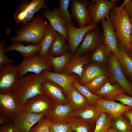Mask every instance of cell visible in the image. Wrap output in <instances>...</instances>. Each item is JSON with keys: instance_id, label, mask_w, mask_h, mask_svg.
I'll return each mask as SVG.
<instances>
[{"instance_id": "6da1fadb", "label": "cell", "mask_w": 132, "mask_h": 132, "mask_svg": "<svg viewBox=\"0 0 132 132\" xmlns=\"http://www.w3.org/2000/svg\"><path fill=\"white\" fill-rule=\"evenodd\" d=\"M130 1L125 0L119 6H115L110 12V19L120 40L126 52L132 49L130 43L131 26L124 6Z\"/></svg>"}, {"instance_id": "7a4b0ae2", "label": "cell", "mask_w": 132, "mask_h": 132, "mask_svg": "<svg viewBox=\"0 0 132 132\" xmlns=\"http://www.w3.org/2000/svg\"><path fill=\"white\" fill-rule=\"evenodd\" d=\"M48 23L40 15L37 14L29 22L22 25L16 32V36L10 39L13 42H25L39 44L44 37Z\"/></svg>"}, {"instance_id": "3957f363", "label": "cell", "mask_w": 132, "mask_h": 132, "mask_svg": "<svg viewBox=\"0 0 132 132\" xmlns=\"http://www.w3.org/2000/svg\"><path fill=\"white\" fill-rule=\"evenodd\" d=\"M46 79L42 73L28 75L19 79L13 91L24 105L29 99L38 94H44L41 86Z\"/></svg>"}, {"instance_id": "277c9868", "label": "cell", "mask_w": 132, "mask_h": 132, "mask_svg": "<svg viewBox=\"0 0 132 132\" xmlns=\"http://www.w3.org/2000/svg\"><path fill=\"white\" fill-rule=\"evenodd\" d=\"M18 67L20 78L29 72L39 74L44 70H53L48 57H41L36 54L23 58Z\"/></svg>"}, {"instance_id": "5b68a950", "label": "cell", "mask_w": 132, "mask_h": 132, "mask_svg": "<svg viewBox=\"0 0 132 132\" xmlns=\"http://www.w3.org/2000/svg\"><path fill=\"white\" fill-rule=\"evenodd\" d=\"M23 104L12 91L0 93V114L12 121L23 111Z\"/></svg>"}, {"instance_id": "8992f818", "label": "cell", "mask_w": 132, "mask_h": 132, "mask_svg": "<svg viewBox=\"0 0 132 132\" xmlns=\"http://www.w3.org/2000/svg\"><path fill=\"white\" fill-rule=\"evenodd\" d=\"M110 81L117 82L127 95L132 96V85L126 78L118 58L111 52L108 60Z\"/></svg>"}, {"instance_id": "52a82bcc", "label": "cell", "mask_w": 132, "mask_h": 132, "mask_svg": "<svg viewBox=\"0 0 132 132\" xmlns=\"http://www.w3.org/2000/svg\"><path fill=\"white\" fill-rule=\"evenodd\" d=\"M18 66L12 64L0 67V93L13 91L19 79Z\"/></svg>"}, {"instance_id": "ba28073f", "label": "cell", "mask_w": 132, "mask_h": 132, "mask_svg": "<svg viewBox=\"0 0 132 132\" xmlns=\"http://www.w3.org/2000/svg\"><path fill=\"white\" fill-rule=\"evenodd\" d=\"M119 0H92L89 3L88 9L91 22L98 24L104 19H110V12Z\"/></svg>"}, {"instance_id": "9c48e42d", "label": "cell", "mask_w": 132, "mask_h": 132, "mask_svg": "<svg viewBox=\"0 0 132 132\" xmlns=\"http://www.w3.org/2000/svg\"><path fill=\"white\" fill-rule=\"evenodd\" d=\"M48 96L44 94H39L27 100L24 105L23 111L47 116L55 105Z\"/></svg>"}, {"instance_id": "30bf717a", "label": "cell", "mask_w": 132, "mask_h": 132, "mask_svg": "<svg viewBox=\"0 0 132 132\" xmlns=\"http://www.w3.org/2000/svg\"><path fill=\"white\" fill-rule=\"evenodd\" d=\"M103 40L102 32L98 25L86 33L75 53L83 55L92 52L103 43Z\"/></svg>"}, {"instance_id": "8fae6325", "label": "cell", "mask_w": 132, "mask_h": 132, "mask_svg": "<svg viewBox=\"0 0 132 132\" xmlns=\"http://www.w3.org/2000/svg\"><path fill=\"white\" fill-rule=\"evenodd\" d=\"M98 25L91 22L89 24L81 28H77L68 24L66 25L68 33V46L69 51L72 54L75 53L86 33Z\"/></svg>"}, {"instance_id": "7c38bea8", "label": "cell", "mask_w": 132, "mask_h": 132, "mask_svg": "<svg viewBox=\"0 0 132 132\" xmlns=\"http://www.w3.org/2000/svg\"><path fill=\"white\" fill-rule=\"evenodd\" d=\"M71 16L77 22L79 27H84L91 22L87 0H71Z\"/></svg>"}, {"instance_id": "4fadbf2b", "label": "cell", "mask_w": 132, "mask_h": 132, "mask_svg": "<svg viewBox=\"0 0 132 132\" xmlns=\"http://www.w3.org/2000/svg\"><path fill=\"white\" fill-rule=\"evenodd\" d=\"M104 37L103 43L118 58L119 56L117 36L110 19L101 21Z\"/></svg>"}, {"instance_id": "5bb4252c", "label": "cell", "mask_w": 132, "mask_h": 132, "mask_svg": "<svg viewBox=\"0 0 132 132\" xmlns=\"http://www.w3.org/2000/svg\"><path fill=\"white\" fill-rule=\"evenodd\" d=\"M95 103L101 113L109 114L112 120L118 118L124 112L132 108L114 101L107 100L102 98L98 100Z\"/></svg>"}, {"instance_id": "9a60e30c", "label": "cell", "mask_w": 132, "mask_h": 132, "mask_svg": "<svg viewBox=\"0 0 132 132\" xmlns=\"http://www.w3.org/2000/svg\"><path fill=\"white\" fill-rule=\"evenodd\" d=\"M42 73L45 75L46 79L53 81L61 87L66 94L72 86L73 83L78 79V76L74 73L68 75L65 73H57L46 70Z\"/></svg>"}, {"instance_id": "2e32d148", "label": "cell", "mask_w": 132, "mask_h": 132, "mask_svg": "<svg viewBox=\"0 0 132 132\" xmlns=\"http://www.w3.org/2000/svg\"><path fill=\"white\" fill-rule=\"evenodd\" d=\"M44 116H46L23 111L12 121L21 132H29L33 126Z\"/></svg>"}, {"instance_id": "e0dca14e", "label": "cell", "mask_w": 132, "mask_h": 132, "mask_svg": "<svg viewBox=\"0 0 132 132\" xmlns=\"http://www.w3.org/2000/svg\"><path fill=\"white\" fill-rule=\"evenodd\" d=\"M89 55L87 54L83 55L76 53L72 54L65 68L64 73L68 75L75 74L80 79L82 76L84 66L89 62Z\"/></svg>"}, {"instance_id": "ac0fdd59", "label": "cell", "mask_w": 132, "mask_h": 132, "mask_svg": "<svg viewBox=\"0 0 132 132\" xmlns=\"http://www.w3.org/2000/svg\"><path fill=\"white\" fill-rule=\"evenodd\" d=\"M73 110L69 104H55L47 116L53 123H69L72 118Z\"/></svg>"}, {"instance_id": "d6986e66", "label": "cell", "mask_w": 132, "mask_h": 132, "mask_svg": "<svg viewBox=\"0 0 132 132\" xmlns=\"http://www.w3.org/2000/svg\"><path fill=\"white\" fill-rule=\"evenodd\" d=\"M43 16L47 19L53 28L63 35L68 41V31L66 27L67 23L61 18L59 13L58 9L55 7L51 10H44Z\"/></svg>"}, {"instance_id": "ffe728a7", "label": "cell", "mask_w": 132, "mask_h": 132, "mask_svg": "<svg viewBox=\"0 0 132 132\" xmlns=\"http://www.w3.org/2000/svg\"><path fill=\"white\" fill-rule=\"evenodd\" d=\"M58 85L53 81L46 79L42 84V92L50 98L55 104L66 103L67 99Z\"/></svg>"}, {"instance_id": "44dd1931", "label": "cell", "mask_w": 132, "mask_h": 132, "mask_svg": "<svg viewBox=\"0 0 132 132\" xmlns=\"http://www.w3.org/2000/svg\"><path fill=\"white\" fill-rule=\"evenodd\" d=\"M101 113L99 108L95 103L88 105L81 110L73 111L72 117L80 119L88 124H92L96 122Z\"/></svg>"}, {"instance_id": "7402d4cb", "label": "cell", "mask_w": 132, "mask_h": 132, "mask_svg": "<svg viewBox=\"0 0 132 132\" xmlns=\"http://www.w3.org/2000/svg\"><path fill=\"white\" fill-rule=\"evenodd\" d=\"M103 64L92 63L84 67L82 76L79 81L80 84L83 85L88 83L101 75L107 74L109 76V71Z\"/></svg>"}, {"instance_id": "603a6c76", "label": "cell", "mask_w": 132, "mask_h": 132, "mask_svg": "<svg viewBox=\"0 0 132 132\" xmlns=\"http://www.w3.org/2000/svg\"><path fill=\"white\" fill-rule=\"evenodd\" d=\"M45 1L44 0H24L20 3L17 7L14 14L16 22L22 23L27 14L31 10Z\"/></svg>"}, {"instance_id": "cb8c5ba5", "label": "cell", "mask_w": 132, "mask_h": 132, "mask_svg": "<svg viewBox=\"0 0 132 132\" xmlns=\"http://www.w3.org/2000/svg\"><path fill=\"white\" fill-rule=\"evenodd\" d=\"M123 93L124 90L118 83L112 85L109 80L95 94L104 99L115 101L118 96Z\"/></svg>"}, {"instance_id": "d4e9b609", "label": "cell", "mask_w": 132, "mask_h": 132, "mask_svg": "<svg viewBox=\"0 0 132 132\" xmlns=\"http://www.w3.org/2000/svg\"><path fill=\"white\" fill-rule=\"evenodd\" d=\"M57 32L49 23L47 26L45 35L40 43V48L38 55L40 56L47 57L51 45L55 39Z\"/></svg>"}, {"instance_id": "484cf974", "label": "cell", "mask_w": 132, "mask_h": 132, "mask_svg": "<svg viewBox=\"0 0 132 132\" xmlns=\"http://www.w3.org/2000/svg\"><path fill=\"white\" fill-rule=\"evenodd\" d=\"M40 48V43L38 44L25 45L21 42H15L5 48V52L16 51L20 53L23 58L39 52Z\"/></svg>"}, {"instance_id": "4316f807", "label": "cell", "mask_w": 132, "mask_h": 132, "mask_svg": "<svg viewBox=\"0 0 132 132\" xmlns=\"http://www.w3.org/2000/svg\"><path fill=\"white\" fill-rule=\"evenodd\" d=\"M67 41L63 35L57 32L56 37L49 49L48 55L56 57L70 52L68 46L66 44Z\"/></svg>"}, {"instance_id": "83f0119b", "label": "cell", "mask_w": 132, "mask_h": 132, "mask_svg": "<svg viewBox=\"0 0 132 132\" xmlns=\"http://www.w3.org/2000/svg\"><path fill=\"white\" fill-rule=\"evenodd\" d=\"M67 95L69 104L74 111L82 109L88 105L86 98L73 86Z\"/></svg>"}, {"instance_id": "f1b7e54d", "label": "cell", "mask_w": 132, "mask_h": 132, "mask_svg": "<svg viewBox=\"0 0 132 132\" xmlns=\"http://www.w3.org/2000/svg\"><path fill=\"white\" fill-rule=\"evenodd\" d=\"M118 44L119 52L118 59L121 68L129 78H132V57L128 54L119 40Z\"/></svg>"}, {"instance_id": "f546056e", "label": "cell", "mask_w": 132, "mask_h": 132, "mask_svg": "<svg viewBox=\"0 0 132 132\" xmlns=\"http://www.w3.org/2000/svg\"><path fill=\"white\" fill-rule=\"evenodd\" d=\"M72 54L70 52L61 55L54 57L48 55V57L54 72L62 73L70 60Z\"/></svg>"}, {"instance_id": "4dcf8cb0", "label": "cell", "mask_w": 132, "mask_h": 132, "mask_svg": "<svg viewBox=\"0 0 132 132\" xmlns=\"http://www.w3.org/2000/svg\"><path fill=\"white\" fill-rule=\"evenodd\" d=\"M103 43L92 52L91 59L92 63L104 64L108 61L111 52Z\"/></svg>"}, {"instance_id": "1f68e13d", "label": "cell", "mask_w": 132, "mask_h": 132, "mask_svg": "<svg viewBox=\"0 0 132 132\" xmlns=\"http://www.w3.org/2000/svg\"><path fill=\"white\" fill-rule=\"evenodd\" d=\"M112 119L110 115L105 112H102L96 122L93 132H106L112 127Z\"/></svg>"}, {"instance_id": "d6a6232c", "label": "cell", "mask_w": 132, "mask_h": 132, "mask_svg": "<svg viewBox=\"0 0 132 132\" xmlns=\"http://www.w3.org/2000/svg\"><path fill=\"white\" fill-rule=\"evenodd\" d=\"M110 80L109 76L104 74L99 76L88 83L83 85L92 93L95 94L108 81Z\"/></svg>"}, {"instance_id": "836d02e7", "label": "cell", "mask_w": 132, "mask_h": 132, "mask_svg": "<svg viewBox=\"0 0 132 132\" xmlns=\"http://www.w3.org/2000/svg\"><path fill=\"white\" fill-rule=\"evenodd\" d=\"M72 86L84 97L87 100L88 105L94 104L101 97L91 93L86 87L80 84L77 80L73 83Z\"/></svg>"}, {"instance_id": "e575fe53", "label": "cell", "mask_w": 132, "mask_h": 132, "mask_svg": "<svg viewBox=\"0 0 132 132\" xmlns=\"http://www.w3.org/2000/svg\"><path fill=\"white\" fill-rule=\"evenodd\" d=\"M59 8L58 11L62 19L67 24L75 26V24L72 19L68 8L70 3V0H59Z\"/></svg>"}, {"instance_id": "d590c367", "label": "cell", "mask_w": 132, "mask_h": 132, "mask_svg": "<svg viewBox=\"0 0 132 132\" xmlns=\"http://www.w3.org/2000/svg\"><path fill=\"white\" fill-rule=\"evenodd\" d=\"M69 123L72 130L76 132H91V124H88L80 119L72 118Z\"/></svg>"}, {"instance_id": "8d00e7d4", "label": "cell", "mask_w": 132, "mask_h": 132, "mask_svg": "<svg viewBox=\"0 0 132 132\" xmlns=\"http://www.w3.org/2000/svg\"><path fill=\"white\" fill-rule=\"evenodd\" d=\"M41 118L34 127L32 128L29 132H50V128L53 123L51 119L47 116Z\"/></svg>"}, {"instance_id": "74e56055", "label": "cell", "mask_w": 132, "mask_h": 132, "mask_svg": "<svg viewBox=\"0 0 132 132\" xmlns=\"http://www.w3.org/2000/svg\"><path fill=\"white\" fill-rule=\"evenodd\" d=\"M112 127L118 132H131L128 121L122 115L116 119L112 120Z\"/></svg>"}, {"instance_id": "f35d334b", "label": "cell", "mask_w": 132, "mask_h": 132, "mask_svg": "<svg viewBox=\"0 0 132 132\" xmlns=\"http://www.w3.org/2000/svg\"><path fill=\"white\" fill-rule=\"evenodd\" d=\"M71 130L69 123L55 122L51 126L50 132H70Z\"/></svg>"}, {"instance_id": "ab89813d", "label": "cell", "mask_w": 132, "mask_h": 132, "mask_svg": "<svg viewBox=\"0 0 132 132\" xmlns=\"http://www.w3.org/2000/svg\"><path fill=\"white\" fill-rule=\"evenodd\" d=\"M42 8L49 10L48 7L46 4L45 1L35 7L29 11L23 21L22 23V25H24L27 22H30L33 17L34 14Z\"/></svg>"}, {"instance_id": "60d3db41", "label": "cell", "mask_w": 132, "mask_h": 132, "mask_svg": "<svg viewBox=\"0 0 132 132\" xmlns=\"http://www.w3.org/2000/svg\"><path fill=\"white\" fill-rule=\"evenodd\" d=\"M5 41L2 40L0 42V67L8 64H12L13 61L10 59L5 54Z\"/></svg>"}, {"instance_id": "b9f144b4", "label": "cell", "mask_w": 132, "mask_h": 132, "mask_svg": "<svg viewBox=\"0 0 132 132\" xmlns=\"http://www.w3.org/2000/svg\"><path fill=\"white\" fill-rule=\"evenodd\" d=\"M0 126V132H21L12 120Z\"/></svg>"}, {"instance_id": "7bdbcfd3", "label": "cell", "mask_w": 132, "mask_h": 132, "mask_svg": "<svg viewBox=\"0 0 132 132\" xmlns=\"http://www.w3.org/2000/svg\"><path fill=\"white\" fill-rule=\"evenodd\" d=\"M115 100L120 101L122 104L132 107V97L123 93L118 96Z\"/></svg>"}, {"instance_id": "ee69618b", "label": "cell", "mask_w": 132, "mask_h": 132, "mask_svg": "<svg viewBox=\"0 0 132 132\" xmlns=\"http://www.w3.org/2000/svg\"><path fill=\"white\" fill-rule=\"evenodd\" d=\"M123 114L128 121L130 125L132 126V108L124 112Z\"/></svg>"}, {"instance_id": "f6af8a7d", "label": "cell", "mask_w": 132, "mask_h": 132, "mask_svg": "<svg viewBox=\"0 0 132 132\" xmlns=\"http://www.w3.org/2000/svg\"><path fill=\"white\" fill-rule=\"evenodd\" d=\"M130 19H132V0L131 1L124 6Z\"/></svg>"}, {"instance_id": "bcb514c9", "label": "cell", "mask_w": 132, "mask_h": 132, "mask_svg": "<svg viewBox=\"0 0 132 132\" xmlns=\"http://www.w3.org/2000/svg\"><path fill=\"white\" fill-rule=\"evenodd\" d=\"M11 121L7 117L1 114H0V125L4 124Z\"/></svg>"}, {"instance_id": "7dc6e473", "label": "cell", "mask_w": 132, "mask_h": 132, "mask_svg": "<svg viewBox=\"0 0 132 132\" xmlns=\"http://www.w3.org/2000/svg\"><path fill=\"white\" fill-rule=\"evenodd\" d=\"M106 132H118L116 130L112 127H111L108 129Z\"/></svg>"}, {"instance_id": "c3c4849f", "label": "cell", "mask_w": 132, "mask_h": 132, "mask_svg": "<svg viewBox=\"0 0 132 132\" xmlns=\"http://www.w3.org/2000/svg\"><path fill=\"white\" fill-rule=\"evenodd\" d=\"M130 20L131 26L132 28L130 43L132 47V19H130Z\"/></svg>"}, {"instance_id": "681fc988", "label": "cell", "mask_w": 132, "mask_h": 132, "mask_svg": "<svg viewBox=\"0 0 132 132\" xmlns=\"http://www.w3.org/2000/svg\"><path fill=\"white\" fill-rule=\"evenodd\" d=\"M127 53L130 56L132 57V49L130 52Z\"/></svg>"}, {"instance_id": "f907efd6", "label": "cell", "mask_w": 132, "mask_h": 132, "mask_svg": "<svg viewBox=\"0 0 132 132\" xmlns=\"http://www.w3.org/2000/svg\"><path fill=\"white\" fill-rule=\"evenodd\" d=\"M129 127L131 132H132V126L129 124Z\"/></svg>"}, {"instance_id": "816d5d0a", "label": "cell", "mask_w": 132, "mask_h": 132, "mask_svg": "<svg viewBox=\"0 0 132 132\" xmlns=\"http://www.w3.org/2000/svg\"><path fill=\"white\" fill-rule=\"evenodd\" d=\"M130 80L132 81V78H129Z\"/></svg>"}, {"instance_id": "f5cc1de1", "label": "cell", "mask_w": 132, "mask_h": 132, "mask_svg": "<svg viewBox=\"0 0 132 132\" xmlns=\"http://www.w3.org/2000/svg\"><path fill=\"white\" fill-rule=\"evenodd\" d=\"M70 132H74V131H73L72 130H71Z\"/></svg>"}]
</instances>
